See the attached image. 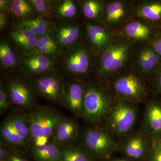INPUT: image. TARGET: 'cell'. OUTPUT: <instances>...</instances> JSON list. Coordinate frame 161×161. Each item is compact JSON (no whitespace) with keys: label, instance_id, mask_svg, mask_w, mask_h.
Masks as SVG:
<instances>
[{"label":"cell","instance_id":"1","mask_svg":"<svg viewBox=\"0 0 161 161\" xmlns=\"http://www.w3.org/2000/svg\"><path fill=\"white\" fill-rule=\"evenodd\" d=\"M28 113L31 147H40L52 142L63 115L55 108L47 106L33 108Z\"/></svg>","mask_w":161,"mask_h":161},{"label":"cell","instance_id":"2","mask_svg":"<svg viewBox=\"0 0 161 161\" xmlns=\"http://www.w3.org/2000/svg\"><path fill=\"white\" fill-rule=\"evenodd\" d=\"M0 138L14 150L30 143L28 112L16 108L8 113L1 123Z\"/></svg>","mask_w":161,"mask_h":161},{"label":"cell","instance_id":"3","mask_svg":"<svg viewBox=\"0 0 161 161\" xmlns=\"http://www.w3.org/2000/svg\"><path fill=\"white\" fill-rule=\"evenodd\" d=\"M80 147L92 158L108 159L119 150V144L103 127H86L80 132Z\"/></svg>","mask_w":161,"mask_h":161},{"label":"cell","instance_id":"4","mask_svg":"<svg viewBox=\"0 0 161 161\" xmlns=\"http://www.w3.org/2000/svg\"><path fill=\"white\" fill-rule=\"evenodd\" d=\"M114 101L103 88L89 83L85 87L82 118L93 126L103 123Z\"/></svg>","mask_w":161,"mask_h":161},{"label":"cell","instance_id":"5","mask_svg":"<svg viewBox=\"0 0 161 161\" xmlns=\"http://www.w3.org/2000/svg\"><path fill=\"white\" fill-rule=\"evenodd\" d=\"M132 102L114 101L112 109L104 121L103 128L113 136H122L130 134L137 120V108Z\"/></svg>","mask_w":161,"mask_h":161},{"label":"cell","instance_id":"6","mask_svg":"<svg viewBox=\"0 0 161 161\" xmlns=\"http://www.w3.org/2000/svg\"><path fill=\"white\" fill-rule=\"evenodd\" d=\"M23 75L9 77L4 83L11 104L26 111L34 108L36 92L32 82Z\"/></svg>","mask_w":161,"mask_h":161},{"label":"cell","instance_id":"7","mask_svg":"<svg viewBox=\"0 0 161 161\" xmlns=\"http://www.w3.org/2000/svg\"><path fill=\"white\" fill-rule=\"evenodd\" d=\"M58 58L61 69L70 77L85 75L89 69L91 56L88 51L76 43L62 51Z\"/></svg>","mask_w":161,"mask_h":161},{"label":"cell","instance_id":"8","mask_svg":"<svg viewBox=\"0 0 161 161\" xmlns=\"http://www.w3.org/2000/svg\"><path fill=\"white\" fill-rule=\"evenodd\" d=\"M66 81L56 69L33 78L32 82L36 93L53 103H60Z\"/></svg>","mask_w":161,"mask_h":161},{"label":"cell","instance_id":"9","mask_svg":"<svg viewBox=\"0 0 161 161\" xmlns=\"http://www.w3.org/2000/svg\"><path fill=\"white\" fill-rule=\"evenodd\" d=\"M18 65L23 75L28 78L56 69V59L38 52L21 53L18 56Z\"/></svg>","mask_w":161,"mask_h":161},{"label":"cell","instance_id":"10","mask_svg":"<svg viewBox=\"0 0 161 161\" xmlns=\"http://www.w3.org/2000/svg\"><path fill=\"white\" fill-rule=\"evenodd\" d=\"M151 140L143 131H139L128 136L120 145L121 150L126 158L132 161L147 159L150 152Z\"/></svg>","mask_w":161,"mask_h":161},{"label":"cell","instance_id":"11","mask_svg":"<svg viewBox=\"0 0 161 161\" xmlns=\"http://www.w3.org/2000/svg\"><path fill=\"white\" fill-rule=\"evenodd\" d=\"M85 87L75 80L66 81L64 92L60 104L71 112L76 118L82 117Z\"/></svg>","mask_w":161,"mask_h":161},{"label":"cell","instance_id":"12","mask_svg":"<svg viewBox=\"0 0 161 161\" xmlns=\"http://www.w3.org/2000/svg\"><path fill=\"white\" fill-rule=\"evenodd\" d=\"M117 94L130 102L142 101L146 97V89L143 84L135 75H129L120 77L114 84Z\"/></svg>","mask_w":161,"mask_h":161},{"label":"cell","instance_id":"13","mask_svg":"<svg viewBox=\"0 0 161 161\" xmlns=\"http://www.w3.org/2000/svg\"><path fill=\"white\" fill-rule=\"evenodd\" d=\"M79 125L74 119L63 116L55 129L52 142L60 148L75 145L79 139Z\"/></svg>","mask_w":161,"mask_h":161},{"label":"cell","instance_id":"14","mask_svg":"<svg viewBox=\"0 0 161 161\" xmlns=\"http://www.w3.org/2000/svg\"><path fill=\"white\" fill-rule=\"evenodd\" d=\"M151 140L161 138V101L152 100L147 105L143 119V130Z\"/></svg>","mask_w":161,"mask_h":161},{"label":"cell","instance_id":"15","mask_svg":"<svg viewBox=\"0 0 161 161\" xmlns=\"http://www.w3.org/2000/svg\"><path fill=\"white\" fill-rule=\"evenodd\" d=\"M51 32L63 51L77 43L80 36V27L77 23L64 21L54 24Z\"/></svg>","mask_w":161,"mask_h":161},{"label":"cell","instance_id":"16","mask_svg":"<svg viewBox=\"0 0 161 161\" xmlns=\"http://www.w3.org/2000/svg\"><path fill=\"white\" fill-rule=\"evenodd\" d=\"M127 53L128 47L125 45H115L106 50L101 59L100 74L103 75L120 68Z\"/></svg>","mask_w":161,"mask_h":161},{"label":"cell","instance_id":"17","mask_svg":"<svg viewBox=\"0 0 161 161\" xmlns=\"http://www.w3.org/2000/svg\"><path fill=\"white\" fill-rule=\"evenodd\" d=\"M10 36L14 44L22 51L21 53L38 52V37L29 29L16 25L10 31Z\"/></svg>","mask_w":161,"mask_h":161},{"label":"cell","instance_id":"18","mask_svg":"<svg viewBox=\"0 0 161 161\" xmlns=\"http://www.w3.org/2000/svg\"><path fill=\"white\" fill-rule=\"evenodd\" d=\"M30 153L35 161H60V148L52 142L40 147H31Z\"/></svg>","mask_w":161,"mask_h":161},{"label":"cell","instance_id":"19","mask_svg":"<svg viewBox=\"0 0 161 161\" xmlns=\"http://www.w3.org/2000/svg\"><path fill=\"white\" fill-rule=\"evenodd\" d=\"M37 50L39 53L55 59L62 51L51 32L38 37Z\"/></svg>","mask_w":161,"mask_h":161},{"label":"cell","instance_id":"20","mask_svg":"<svg viewBox=\"0 0 161 161\" xmlns=\"http://www.w3.org/2000/svg\"><path fill=\"white\" fill-rule=\"evenodd\" d=\"M16 25L29 29L39 37L51 32L54 24L48 20L43 18L35 17L31 19L19 21L16 23Z\"/></svg>","mask_w":161,"mask_h":161},{"label":"cell","instance_id":"21","mask_svg":"<svg viewBox=\"0 0 161 161\" xmlns=\"http://www.w3.org/2000/svg\"><path fill=\"white\" fill-rule=\"evenodd\" d=\"M10 12L15 17L23 21L35 17L37 14L30 1L13 0L10 4Z\"/></svg>","mask_w":161,"mask_h":161},{"label":"cell","instance_id":"22","mask_svg":"<svg viewBox=\"0 0 161 161\" xmlns=\"http://www.w3.org/2000/svg\"><path fill=\"white\" fill-rule=\"evenodd\" d=\"M0 64L2 69L9 70L18 64V56L7 40L0 42Z\"/></svg>","mask_w":161,"mask_h":161},{"label":"cell","instance_id":"23","mask_svg":"<svg viewBox=\"0 0 161 161\" xmlns=\"http://www.w3.org/2000/svg\"><path fill=\"white\" fill-rule=\"evenodd\" d=\"M78 7L75 1L72 0L55 1L54 14L60 19L69 20L76 16Z\"/></svg>","mask_w":161,"mask_h":161},{"label":"cell","instance_id":"24","mask_svg":"<svg viewBox=\"0 0 161 161\" xmlns=\"http://www.w3.org/2000/svg\"><path fill=\"white\" fill-rule=\"evenodd\" d=\"M86 31L89 40L95 47L101 49L106 44L108 40V34L102 26L87 24L86 25Z\"/></svg>","mask_w":161,"mask_h":161},{"label":"cell","instance_id":"25","mask_svg":"<svg viewBox=\"0 0 161 161\" xmlns=\"http://www.w3.org/2000/svg\"><path fill=\"white\" fill-rule=\"evenodd\" d=\"M61 157L60 161H94L80 147L75 145L60 148Z\"/></svg>","mask_w":161,"mask_h":161},{"label":"cell","instance_id":"26","mask_svg":"<svg viewBox=\"0 0 161 161\" xmlns=\"http://www.w3.org/2000/svg\"><path fill=\"white\" fill-rule=\"evenodd\" d=\"M125 31L129 36L138 40L147 39L150 34V28L139 22L128 24L125 28Z\"/></svg>","mask_w":161,"mask_h":161},{"label":"cell","instance_id":"27","mask_svg":"<svg viewBox=\"0 0 161 161\" xmlns=\"http://www.w3.org/2000/svg\"><path fill=\"white\" fill-rule=\"evenodd\" d=\"M32 5L40 17L48 20L54 14L55 1L47 0H30Z\"/></svg>","mask_w":161,"mask_h":161},{"label":"cell","instance_id":"28","mask_svg":"<svg viewBox=\"0 0 161 161\" xmlns=\"http://www.w3.org/2000/svg\"><path fill=\"white\" fill-rule=\"evenodd\" d=\"M124 14L123 6L119 2L112 3L107 7L106 17L110 23L118 22L123 17Z\"/></svg>","mask_w":161,"mask_h":161},{"label":"cell","instance_id":"29","mask_svg":"<svg viewBox=\"0 0 161 161\" xmlns=\"http://www.w3.org/2000/svg\"><path fill=\"white\" fill-rule=\"evenodd\" d=\"M143 16L153 21L161 20V2H154L143 7Z\"/></svg>","mask_w":161,"mask_h":161},{"label":"cell","instance_id":"30","mask_svg":"<svg viewBox=\"0 0 161 161\" xmlns=\"http://www.w3.org/2000/svg\"><path fill=\"white\" fill-rule=\"evenodd\" d=\"M101 9L102 5L100 2L95 0L85 1L82 5L84 14L90 19H94L98 17Z\"/></svg>","mask_w":161,"mask_h":161},{"label":"cell","instance_id":"31","mask_svg":"<svg viewBox=\"0 0 161 161\" xmlns=\"http://www.w3.org/2000/svg\"><path fill=\"white\" fill-rule=\"evenodd\" d=\"M147 161H161V138L151 140Z\"/></svg>","mask_w":161,"mask_h":161},{"label":"cell","instance_id":"32","mask_svg":"<svg viewBox=\"0 0 161 161\" xmlns=\"http://www.w3.org/2000/svg\"><path fill=\"white\" fill-rule=\"evenodd\" d=\"M11 104L8 94L6 92L4 82L1 80L0 82V115H3L9 108Z\"/></svg>","mask_w":161,"mask_h":161},{"label":"cell","instance_id":"33","mask_svg":"<svg viewBox=\"0 0 161 161\" xmlns=\"http://www.w3.org/2000/svg\"><path fill=\"white\" fill-rule=\"evenodd\" d=\"M139 62L141 67L144 72L149 73L153 69L149 61L147 49L144 50L141 53L140 56Z\"/></svg>","mask_w":161,"mask_h":161},{"label":"cell","instance_id":"34","mask_svg":"<svg viewBox=\"0 0 161 161\" xmlns=\"http://www.w3.org/2000/svg\"><path fill=\"white\" fill-rule=\"evenodd\" d=\"M14 150L0 141V161H6Z\"/></svg>","mask_w":161,"mask_h":161},{"label":"cell","instance_id":"35","mask_svg":"<svg viewBox=\"0 0 161 161\" xmlns=\"http://www.w3.org/2000/svg\"><path fill=\"white\" fill-rule=\"evenodd\" d=\"M6 161H29L25 156L14 150Z\"/></svg>","mask_w":161,"mask_h":161},{"label":"cell","instance_id":"36","mask_svg":"<svg viewBox=\"0 0 161 161\" xmlns=\"http://www.w3.org/2000/svg\"><path fill=\"white\" fill-rule=\"evenodd\" d=\"M153 49L161 58V33L155 37L153 43Z\"/></svg>","mask_w":161,"mask_h":161},{"label":"cell","instance_id":"37","mask_svg":"<svg viewBox=\"0 0 161 161\" xmlns=\"http://www.w3.org/2000/svg\"><path fill=\"white\" fill-rule=\"evenodd\" d=\"M154 87L157 93L161 94V64L159 67L158 70L157 72V75L154 81Z\"/></svg>","mask_w":161,"mask_h":161},{"label":"cell","instance_id":"38","mask_svg":"<svg viewBox=\"0 0 161 161\" xmlns=\"http://www.w3.org/2000/svg\"><path fill=\"white\" fill-rule=\"evenodd\" d=\"M11 1L0 0V11L8 14L10 12V4Z\"/></svg>","mask_w":161,"mask_h":161},{"label":"cell","instance_id":"39","mask_svg":"<svg viewBox=\"0 0 161 161\" xmlns=\"http://www.w3.org/2000/svg\"><path fill=\"white\" fill-rule=\"evenodd\" d=\"M8 23L7 14L0 11V30H3L7 26Z\"/></svg>","mask_w":161,"mask_h":161},{"label":"cell","instance_id":"40","mask_svg":"<svg viewBox=\"0 0 161 161\" xmlns=\"http://www.w3.org/2000/svg\"><path fill=\"white\" fill-rule=\"evenodd\" d=\"M107 161H132L130 160V159H128L126 158H109L108 159Z\"/></svg>","mask_w":161,"mask_h":161}]
</instances>
